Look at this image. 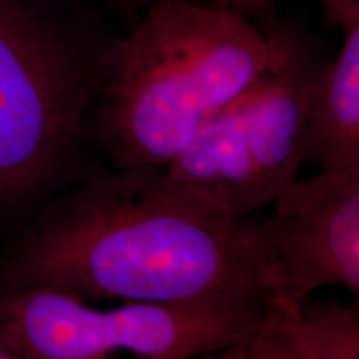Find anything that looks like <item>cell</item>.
I'll return each mask as SVG.
<instances>
[{
  "label": "cell",
  "instance_id": "1",
  "mask_svg": "<svg viewBox=\"0 0 359 359\" xmlns=\"http://www.w3.org/2000/svg\"><path fill=\"white\" fill-rule=\"evenodd\" d=\"M253 235L255 224L231 218L167 167H123L40 219L8 264L6 288L165 304L258 294Z\"/></svg>",
  "mask_w": 359,
  "mask_h": 359
},
{
  "label": "cell",
  "instance_id": "2",
  "mask_svg": "<svg viewBox=\"0 0 359 359\" xmlns=\"http://www.w3.org/2000/svg\"><path fill=\"white\" fill-rule=\"evenodd\" d=\"M273 34L213 4L160 0L111 47L97 132L118 168L168 167L266 69Z\"/></svg>",
  "mask_w": 359,
  "mask_h": 359
},
{
  "label": "cell",
  "instance_id": "3",
  "mask_svg": "<svg viewBox=\"0 0 359 359\" xmlns=\"http://www.w3.org/2000/svg\"><path fill=\"white\" fill-rule=\"evenodd\" d=\"M109 58L27 0H0V208L42 187L79 145Z\"/></svg>",
  "mask_w": 359,
  "mask_h": 359
},
{
  "label": "cell",
  "instance_id": "4",
  "mask_svg": "<svg viewBox=\"0 0 359 359\" xmlns=\"http://www.w3.org/2000/svg\"><path fill=\"white\" fill-rule=\"evenodd\" d=\"M258 294L203 303H125L98 309L60 291H0V344L24 359H195L248 343Z\"/></svg>",
  "mask_w": 359,
  "mask_h": 359
},
{
  "label": "cell",
  "instance_id": "5",
  "mask_svg": "<svg viewBox=\"0 0 359 359\" xmlns=\"http://www.w3.org/2000/svg\"><path fill=\"white\" fill-rule=\"evenodd\" d=\"M271 34L266 69L167 167L235 219L271 203L306 160L308 98L320 65L294 34Z\"/></svg>",
  "mask_w": 359,
  "mask_h": 359
},
{
  "label": "cell",
  "instance_id": "6",
  "mask_svg": "<svg viewBox=\"0 0 359 359\" xmlns=\"http://www.w3.org/2000/svg\"><path fill=\"white\" fill-rule=\"evenodd\" d=\"M255 226L251 278L266 304L296 306L325 286L359 293V170L296 178Z\"/></svg>",
  "mask_w": 359,
  "mask_h": 359
},
{
  "label": "cell",
  "instance_id": "7",
  "mask_svg": "<svg viewBox=\"0 0 359 359\" xmlns=\"http://www.w3.org/2000/svg\"><path fill=\"white\" fill-rule=\"evenodd\" d=\"M320 170H359V25L346 30L331 64L320 67L306 109V160Z\"/></svg>",
  "mask_w": 359,
  "mask_h": 359
},
{
  "label": "cell",
  "instance_id": "8",
  "mask_svg": "<svg viewBox=\"0 0 359 359\" xmlns=\"http://www.w3.org/2000/svg\"><path fill=\"white\" fill-rule=\"evenodd\" d=\"M275 308L313 359H359L358 304L306 299L296 306Z\"/></svg>",
  "mask_w": 359,
  "mask_h": 359
},
{
  "label": "cell",
  "instance_id": "9",
  "mask_svg": "<svg viewBox=\"0 0 359 359\" xmlns=\"http://www.w3.org/2000/svg\"><path fill=\"white\" fill-rule=\"evenodd\" d=\"M250 353L251 359H313L280 309L271 304H264L262 323L250 339Z\"/></svg>",
  "mask_w": 359,
  "mask_h": 359
},
{
  "label": "cell",
  "instance_id": "10",
  "mask_svg": "<svg viewBox=\"0 0 359 359\" xmlns=\"http://www.w3.org/2000/svg\"><path fill=\"white\" fill-rule=\"evenodd\" d=\"M330 24L349 30L359 25V0H321Z\"/></svg>",
  "mask_w": 359,
  "mask_h": 359
},
{
  "label": "cell",
  "instance_id": "11",
  "mask_svg": "<svg viewBox=\"0 0 359 359\" xmlns=\"http://www.w3.org/2000/svg\"><path fill=\"white\" fill-rule=\"evenodd\" d=\"M218 6L233 8V11L243 13L246 17L251 15H268L271 12L275 0H215Z\"/></svg>",
  "mask_w": 359,
  "mask_h": 359
},
{
  "label": "cell",
  "instance_id": "12",
  "mask_svg": "<svg viewBox=\"0 0 359 359\" xmlns=\"http://www.w3.org/2000/svg\"><path fill=\"white\" fill-rule=\"evenodd\" d=\"M195 359H251L250 341L248 343H241L235 344V346L218 349V351H212Z\"/></svg>",
  "mask_w": 359,
  "mask_h": 359
},
{
  "label": "cell",
  "instance_id": "13",
  "mask_svg": "<svg viewBox=\"0 0 359 359\" xmlns=\"http://www.w3.org/2000/svg\"><path fill=\"white\" fill-rule=\"evenodd\" d=\"M0 359H24V358L19 356L17 353H13L12 349L6 348L4 344H0Z\"/></svg>",
  "mask_w": 359,
  "mask_h": 359
},
{
  "label": "cell",
  "instance_id": "14",
  "mask_svg": "<svg viewBox=\"0 0 359 359\" xmlns=\"http://www.w3.org/2000/svg\"><path fill=\"white\" fill-rule=\"evenodd\" d=\"M135 2H151V4H155V2H160V0H135Z\"/></svg>",
  "mask_w": 359,
  "mask_h": 359
}]
</instances>
